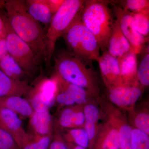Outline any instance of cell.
Wrapping results in <instances>:
<instances>
[{"label":"cell","instance_id":"31","mask_svg":"<svg viewBox=\"0 0 149 149\" xmlns=\"http://www.w3.org/2000/svg\"><path fill=\"white\" fill-rule=\"evenodd\" d=\"M58 89H60L61 92L57 94L56 97V101L61 104L67 106H71L75 104L73 99L68 92L59 85Z\"/></svg>","mask_w":149,"mask_h":149},{"label":"cell","instance_id":"19","mask_svg":"<svg viewBox=\"0 0 149 149\" xmlns=\"http://www.w3.org/2000/svg\"><path fill=\"white\" fill-rule=\"evenodd\" d=\"M51 141L50 135L39 136L28 134L16 143L19 149H48Z\"/></svg>","mask_w":149,"mask_h":149},{"label":"cell","instance_id":"18","mask_svg":"<svg viewBox=\"0 0 149 149\" xmlns=\"http://www.w3.org/2000/svg\"><path fill=\"white\" fill-rule=\"evenodd\" d=\"M0 70L14 80L21 82L27 81V74L8 53L0 60Z\"/></svg>","mask_w":149,"mask_h":149},{"label":"cell","instance_id":"29","mask_svg":"<svg viewBox=\"0 0 149 149\" xmlns=\"http://www.w3.org/2000/svg\"><path fill=\"white\" fill-rule=\"evenodd\" d=\"M85 121L95 123L98 120L99 111L97 107L92 104H88L85 107L83 112Z\"/></svg>","mask_w":149,"mask_h":149},{"label":"cell","instance_id":"15","mask_svg":"<svg viewBox=\"0 0 149 149\" xmlns=\"http://www.w3.org/2000/svg\"><path fill=\"white\" fill-rule=\"evenodd\" d=\"M0 107L6 108L25 117L30 118L34 112L30 102L19 96L0 98Z\"/></svg>","mask_w":149,"mask_h":149},{"label":"cell","instance_id":"8","mask_svg":"<svg viewBox=\"0 0 149 149\" xmlns=\"http://www.w3.org/2000/svg\"><path fill=\"white\" fill-rule=\"evenodd\" d=\"M97 61L104 82L110 90L122 85L118 58L106 52Z\"/></svg>","mask_w":149,"mask_h":149},{"label":"cell","instance_id":"23","mask_svg":"<svg viewBox=\"0 0 149 149\" xmlns=\"http://www.w3.org/2000/svg\"><path fill=\"white\" fill-rule=\"evenodd\" d=\"M131 142L133 149H149V135L137 129H132Z\"/></svg>","mask_w":149,"mask_h":149},{"label":"cell","instance_id":"13","mask_svg":"<svg viewBox=\"0 0 149 149\" xmlns=\"http://www.w3.org/2000/svg\"><path fill=\"white\" fill-rule=\"evenodd\" d=\"M29 90L27 81L14 80L0 70V98L11 96L21 97Z\"/></svg>","mask_w":149,"mask_h":149},{"label":"cell","instance_id":"4","mask_svg":"<svg viewBox=\"0 0 149 149\" xmlns=\"http://www.w3.org/2000/svg\"><path fill=\"white\" fill-rule=\"evenodd\" d=\"M85 2L83 0H65L60 8L53 16L45 35V62L47 67L51 65L57 41L80 14Z\"/></svg>","mask_w":149,"mask_h":149},{"label":"cell","instance_id":"20","mask_svg":"<svg viewBox=\"0 0 149 149\" xmlns=\"http://www.w3.org/2000/svg\"><path fill=\"white\" fill-rule=\"evenodd\" d=\"M134 24L138 32L146 37L149 36V10L132 13Z\"/></svg>","mask_w":149,"mask_h":149},{"label":"cell","instance_id":"32","mask_svg":"<svg viewBox=\"0 0 149 149\" xmlns=\"http://www.w3.org/2000/svg\"><path fill=\"white\" fill-rule=\"evenodd\" d=\"M85 122L84 113L82 111H74L72 118V127L81 126Z\"/></svg>","mask_w":149,"mask_h":149},{"label":"cell","instance_id":"28","mask_svg":"<svg viewBox=\"0 0 149 149\" xmlns=\"http://www.w3.org/2000/svg\"><path fill=\"white\" fill-rule=\"evenodd\" d=\"M137 129L149 134V115L146 113H141L137 115L134 120Z\"/></svg>","mask_w":149,"mask_h":149},{"label":"cell","instance_id":"1","mask_svg":"<svg viewBox=\"0 0 149 149\" xmlns=\"http://www.w3.org/2000/svg\"><path fill=\"white\" fill-rule=\"evenodd\" d=\"M4 6L6 17L11 29L31 48L40 63L45 62L46 33L40 23L29 14L25 1L8 0L5 2Z\"/></svg>","mask_w":149,"mask_h":149},{"label":"cell","instance_id":"3","mask_svg":"<svg viewBox=\"0 0 149 149\" xmlns=\"http://www.w3.org/2000/svg\"><path fill=\"white\" fill-rule=\"evenodd\" d=\"M80 16L83 24L95 37L101 50L107 52L115 21L109 2L85 1Z\"/></svg>","mask_w":149,"mask_h":149},{"label":"cell","instance_id":"36","mask_svg":"<svg viewBox=\"0 0 149 149\" xmlns=\"http://www.w3.org/2000/svg\"><path fill=\"white\" fill-rule=\"evenodd\" d=\"M6 37L0 39V60L8 54Z\"/></svg>","mask_w":149,"mask_h":149},{"label":"cell","instance_id":"35","mask_svg":"<svg viewBox=\"0 0 149 149\" xmlns=\"http://www.w3.org/2000/svg\"><path fill=\"white\" fill-rule=\"evenodd\" d=\"M48 149H70L67 146L63 141L55 140L51 141Z\"/></svg>","mask_w":149,"mask_h":149},{"label":"cell","instance_id":"34","mask_svg":"<svg viewBox=\"0 0 149 149\" xmlns=\"http://www.w3.org/2000/svg\"><path fill=\"white\" fill-rule=\"evenodd\" d=\"M85 130L88 134L89 140H93L96 133L95 124L85 121Z\"/></svg>","mask_w":149,"mask_h":149},{"label":"cell","instance_id":"25","mask_svg":"<svg viewBox=\"0 0 149 149\" xmlns=\"http://www.w3.org/2000/svg\"><path fill=\"white\" fill-rule=\"evenodd\" d=\"M132 128L129 125L124 124L119 129L120 149H133L131 142Z\"/></svg>","mask_w":149,"mask_h":149},{"label":"cell","instance_id":"16","mask_svg":"<svg viewBox=\"0 0 149 149\" xmlns=\"http://www.w3.org/2000/svg\"><path fill=\"white\" fill-rule=\"evenodd\" d=\"M29 118V124L34 135L44 136L50 135L52 118L49 111H34Z\"/></svg>","mask_w":149,"mask_h":149},{"label":"cell","instance_id":"24","mask_svg":"<svg viewBox=\"0 0 149 149\" xmlns=\"http://www.w3.org/2000/svg\"><path fill=\"white\" fill-rule=\"evenodd\" d=\"M137 79L143 86L149 85V54H145L137 69Z\"/></svg>","mask_w":149,"mask_h":149},{"label":"cell","instance_id":"33","mask_svg":"<svg viewBox=\"0 0 149 149\" xmlns=\"http://www.w3.org/2000/svg\"><path fill=\"white\" fill-rule=\"evenodd\" d=\"M64 1L65 0H47V3L53 15L59 9Z\"/></svg>","mask_w":149,"mask_h":149},{"label":"cell","instance_id":"9","mask_svg":"<svg viewBox=\"0 0 149 149\" xmlns=\"http://www.w3.org/2000/svg\"><path fill=\"white\" fill-rule=\"evenodd\" d=\"M141 94L138 85H121L110 90L109 98L113 103L124 107L135 104Z\"/></svg>","mask_w":149,"mask_h":149},{"label":"cell","instance_id":"11","mask_svg":"<svg viewBox=\"0 0 149 149\" xmlns=\"http://www.w3.org/2000/svg\"><path fill=\"white\" fill-rule=\"evenodd\" d=\"M132 51L128 40L123 34L117 20H115L107 52L118 59Z\"/></svg>","mask_w":149,"mask_h":149},{"label":"cell","instance_id":"7","mask_svg":"<svg viewBox=\"0 0 149 149\" xmlns=\"http://www.w3.org/2000/svg\"><path fill=\"white\" fill-rule=\"evenodd\" d=\"M113 10L116 20L132 50L136 55L140 54L146 42V38L136 30L132 13L117 6H114Z\"/></svg>","mask_w":149,"mask_h":149},{"label":"cell","instance_id":"2","mask_svg":"<svg viewBox=\"0 0 149 149\" xmlns=\"http://www.w3.org/2000/svg\"><path fill=\"white\" fill-rule=\"evenodd\" d=\"M93 61L68 51L62 52L55 58L56 74L68 83L96 93L97 83Z\"/></svg>","mask_w":149,"mask_h":149},{"label":"cell","instance_id":"10","mask_svg":"<svg viewBox=\"0 0 149 149\" xmlns=\"http://www.w3.org/2000/svg\"><path fill=\"white\" fill-rule=\"evenodd\" d=\"M136 56L132 50L118 59L122 85H138Z\"/></svg>","mask_w":149,"mask_h":149},{"label":"cell","instance_id":"39","mask_svg":"<svg viewBox=\"0 0 149 149\" xmlns=\"http://www.w3.org/2000/svg\"><path fill=\"white\" fill-rule=\"evenodd\" d=\"M0 128H3V129H4V130L7 131V130H6V129L5 127L4 126V125H3V123H2L1 122V120H0Z\"/></svg>","mask_w":149,"mask_h":149},{"label":"cell","instance_id":"37","mask_svg":"<svg viewBox=\"0 0 149 149\" xmlns=\"http://www.w3.org/2000/svg\"><path fill=\"white\" fill-rule=\"evenodd\" d=\"M6 31L3 18L0 15V39L5 37Z\"/></svg>","mask_w":149,"mask_h":149},{"label":"cell","instance_id":"22","mask_svg":"<svg viewBox=\"0 0 149 149\" xmlns=\"http://www.w3.org/2000/svg\"><path fill=\"white\" fill-rule=\"evenodd\" d=\"M120 2L122 8L132 13L149 10L148 0H127Z\"/></svg>","mask_w":149,"mask_h":149},{"label":"cell","instance_id":"12","mask_svg":"<svg viewBox=\"0 0 149 149\" xmlns=\"http://www.w3.org/2000/svg\"><path fill=\"white\" fill-rule=\"evenodd\" d=\"M0 120L7 131L17 141L27 135L18 115L6 108L0 107Z\"/></svg>","mask_w":149,"mask_h":149},{"label":"cell","instance_id":"26","mask_svg":"<svg viewBox=\"0 0 149 149\" xmlns=\"http://www.w3.org/2000/svg\"><path fill=\"white\" fill-rule=\"evenodd\" d=\"M69 137L77 146L87 148L89 146V140L88 134L85 129L73 128L70 130Z\"/></svg>","mask_w":149,"mask_h":149},{"label":"cell","instance_id":"6","mask_svg":"<svg viewBox=\"0 0 149 149\" xmlns=\"http://www.w3.org/2000/svg\"><path fill=\"white\" fill-rule=\"evenodd\" d=\"M6 42L8 53L27 74L35 73L40 62L31 48L22 40L11 29L6 17Z\"/></svg>","mask_w":149,"mask_h":149},{"label":"cell","instance_id":"17","mask_svg":"<svg viewBox=\"0 0 149 149\" xmlns=\"http://www.w3.org/2000/svg\"><path fill=\"white\" fill-rule=\"evenodd\" d=\"M58 91V82L56 76L42 80L33 91L44 103L50 107L56 101Z\"/></svg>","mask_w":149,"mask_h":149},{"label":"cell","instance_id":"30","mask_svg":"<svg viewBox=\"0 0 149 149\" xmlns=\"http://www.w3.org/2000/svg\"><path fill=\"white\" fill-rule=\"evenodd\" d=\"M75 111L72 109H65L62 112L59 118V123L63 128H72V118Z\"/></svg>","mask_w":149,"mask_h":149},{"label":"cell","instance_id":"27","mask_svg":"<svg viewBox=\"0 0 149 149\" xmlns=\"http://www.w3.org/2000/svg\"><path fill=\"white\" fill-rule=\"evenodd\" d=\"M0 149H19L13 136L1 128H0Z\"/></svg>","mask_w":149,"mask_h":149},{"label":"cell","instance_id":"38","mask_svg":"<svg viewBox=\"0 0 149 149\" xmlns=\"http://www.w3.org/2000/svg\"><path fill=\"white\" fill-rule=\"evenodd\" d=\"M73 149H85V148H84V147L80 146H77L74 147Z\"/></svg>","mask_w":149,"mask_h":149},{"label":"cell","instance_id":"14","mask_svg":"<svg viewBox=\"0 0 149 149\" xmlns=\"http://www.w3.org/2000/svg\"><path fill=\"white\" fill-rule=\"evenodd\" d=\"M29 14L36 21L43 24L50 23L53 15L47 0L25 1Z\"/></svg>","mask_w":149,"mask_h":149},{"label":"cell","instance_id":"21","mask_svg":"<svg viewBox=\"0 0 149 149\" xmlns=\"http://www.w3.org/2000/svg\"><path fill=\"white\" fill-rule=\"evenodd\" d=\"M100 149H120L119 129H110L102 141Z\"/></svg>","mask_w":149,"mask_h":149},{"label":"cell","instance_id":"5","mask_svg":"<svg viewBox=\"0 0 149 149\" xmlns=\"http://www.w3.org/2000/svg\"><path fill=\"white\" fill-rule=\"evenodd\" d=\"M80 14L62 37L65 41L69 52L92 61H97L101 56L100 46L95 37L83 24Z\"/></svg>","mask_w":149,"mask_h":149}]
</instances>
